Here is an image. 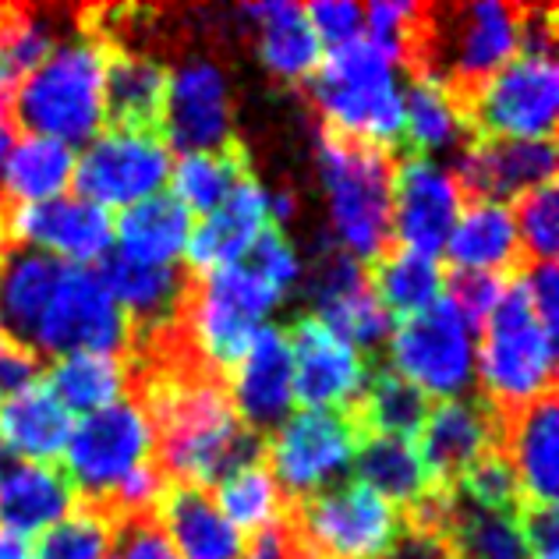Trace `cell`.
Segmentation results:
<instances>
[{
	"label": "cell",
	"instance_id": "obj_1",
	"mask_svg": "<svg viewBox=\"0 0 559 559\" xmlns=\"http://www.w3.org/2000/svg\"><path fill=\"white\" fill-rule=\"evenodd\" d=\"M521 273L507 280L503 298L481 326L478 393L499 421H510L542 393L556 390V336L538 322Z\"/></svg>",
	"mask_w": 559,
	"mask_h": 559
},
{
	"label": "cell",
	"instance_id": "obj_2",
	"mask_svg": "<svg viewBox=\"0 0 559 559\" xmlns=\"http://www.w3.org/2000/svg\"><path fill=\"white\" fill-rule=\"evenodd\" d=\"M393 153L333 128L319 131V178L330 195L336 245L358 262L376 259L393 241Z\"/></svg>",
	"mask_w": 559,
	"mask_h": 559
},
{
	"label": "cell",
	"instance_id": "obj_3",
	"mask_svg": "<svg viewBox=\"0 0 559 559\" xmlns=\"http://www.w3.org/2000/svg\"><path fill=\"white\" fill-rule=\"evenodd\" d=\"M305 85L308 99L326 117V128L404 156V96L396 93L386 53H379L369 39L333 50Z\"/></svg>",
	"mask_w": 559,
	"mask_h": 559
},
{
	"label": "cell",
	"instance_id": "obj_4",
	"mask_svg": "<svg viewBox=\"0 0 559 559\" xmlns=\"http://www.w3.org/2000/svg\"><path fill=\"white\" fill-rule=\"evenodd\" d=\"M11 117L28 135L90 142L103 124V50L85 36L53 47L19 85Z\"/></svg>",
	"mask_w": 559,
	"mask_h": 559
},
{
	"label": "cell",
	"instance_id": "obj_5",
	"mask_svg": "<svg viewBox=\"0 0 559 559\" xmlns=\"http://www.w3.org/2000/svg\"><path fill=\"white\" fill-rule=\"evenodd\" d=\"M294 542L319 559H382L401 535V510L361 481H344L284 503Z\"/></svg>",
	"mask_w": 559,
	"mask_h": 559
},
{
	"label": "cell",
	"instance_id": "obj_6",
	"mask_svg": "<svg viewBox=\"0 0 559 559\" xmlns=\"http://www.w3.org/2000/svg\"><path fill=\"white\" fill-rule=\"evenodd\" d=\"M280 298L284 294L245 262L191 276L185 316L191 336H195V344L213 369H219L227 379L234 376L248 347H252V336L259 333L262 319Z\"/></svg>",
	"mask_w": 559,
	"mask_h": 559
},
{
	"label": "cell",
	"instance_id": "obj_7",
	"mask_svg": "<svg viewBox=\"0 0 559 559\" xmlns=\"http://www.w3.org/2000/svg\"><path fill=\"white\" fill-rule=\"evenodd\" d=\"M556 103H559L556 57L513 53L467 99L461 121L467 139L556 142Z\"/></svg>",
	"mask_w": 559,
	"mask_h": 559
},
{
	"label": "cell",
	"instance_id": "obj_8",
	"mask_svg": "<svg viewBox=\"0 0 559 559\" xmlns=\"http://www.w3.org/2000/svg\"><path fill=\"white\" fill-rule=\"evenodd\" d=\"M128 344V322L121 308L103 287V280L90 266H71L64 262L61 284L43 316L33 350L39 358H64V355H114L121 358Z\"/></svg>",
	"mask_w": 559,
	"mask_h": 559
},
{
	"label": "cell",
	"instance_id": "obj_9",
	"mask_svg": "<svg viewBox=\"0 0 559 559\" xmlns=\"http://www.w3.org/2000/svg\"><path fill=\"white\" fill-rule=\"evenodd\" d=\"M390 355L393 372L415 382L425 396H464L475 379V341L447 298L404 319L390 341Z\"/></svg>",
	"mask_w": 559,
	"mask_h": 559
},
{
	"label": "cell",
	"instance_id": "obj_10",
	"mask_svg": "<svg viewBox=\"0 0 559 559\" xmlns=\"http://www.w3.org/2000/svg\"><path fill=\"white\" fill-rule=\"evenodd\" d=\"M355 457V429L333 411H301L266 439V467L284 503L333 489Z\"/></svg>",
	"mask_w": 559,
	"mask_h": 559
},
{
	"label": "cell",
	"instance_id": "obj_11",
	"mask_svg": "<svg viewBox=\"0 0 559 559\" xmlns=\"http://www.w3.org/2000/svg\"><path fill=\"white\" fill-rule=\"evenodd\" d=\"M150 425L131 401H114L79 421L64 447V475L85 499L114 492L131 471L150 461Z\"/></svg>",
	"mask_w": 559,
	"mask_h": 559
},
{
	"label": "cell",
	"instance_id": "obj_12",
	"mask_svg": "<svg viewBox=\"0 0 559 559\" xmlns=\"http://www.w3.org/2000/svg\"><path fill=\"white\" fill-rule=\"evenodd\" d=\"M75 188L85 202L135 205L170 181V145L164 135L139 131H103L75 159Z\"/></svg>",
	"mask_w": 559,
	"mask_h": 559
},
{
	"label": "cell",
	"instance_id": "obj_13",
	"mask_svg": "<svg viewBox=\"0 0 559 559\" xmlns=\"http://www.w3.org/2000/svg\"><path fill=\"white\" fill-rule=\"evenodd\" d=\"M284 333L294 365V401L305 411L347 415L365 386L369 361L355 347H347L341 336H333L316 316L294 319Z\"/></svg>",
	"mask_w": 559,
	"mask_h": 559
},
{
	"label": "cell",
	"instance_id": "obj_14",
	"mask_svg": "<svg viewBox=\"0 0 559 559\" xmlns=\"http://www.w3.org/2000/svg\"><path fill=\"white\" fill-rule=\"evenodd\" d=\"M461 202H518L542 185H556V142L467 139L453 164Z\"/></svg>",
	"mask_w": 559,
	"mask_h": 559
},
{
	"label": "cell",
	"instance_id": "obj_15",
	"mask_svg": "<svg viewBox=\"0 0 559 559\" xmlns=\"http://www.w3.org/2000/svg\"><path fill=\"white\" fill-rule=\"evenodd\" d=\"M499 447H503V421L481 393L432 404L415 439V450L436 489H453L471 464Z\"/></svg>",
	"mask_w": 559,
	"mask_h": 559
},
{
	"label": "cell",
	"instance_id": "obj_16",
	"mask_svg": "<svg viewBox=\"0 0 559 559\" xmlns=\"http://www.w3.org/2000/svg\"><path fill=\"white\" fill-rule=\"evenodd\" d=\"M461 213V191L453 174L432 159L401 156L393 170V245L439 255Z\"/></svg>",
	"mask_w": 559,
	"mask_h": 559
},
{
	"label": "cell",
	"instance_id": "obj_17",
	"mask_svg": "<svg viewBox=\"0 0 559 559\" xmlns=\"http://www.w3.org/2000/svg\"><path fill=\"white\" fill-rule=\"evenodd\" d=\"M227 75L213 61H188L170 75V99L164 117V139L185 156L216 153L234 139Z\"/></svg>",
	"mask_w": 559,
	"mask_h": 559
},
{
	"label": "cell",
	"instance_id": "obj_18",
	"mask_svg": "<svg viewBox=\"0 0 559 559\" xmlns=\"http://www.w3.org/2000/svg\"><path fill=\"white\" fill-rule=\"evenodd\" d=\"M8 241L11 245H36L71 266L103 259V252L114 245V219L107 210L85 202L57 195L39 205H11L8 216Z\"/></svg>",
	"mask_w": 559,
	"mask_h": 559
},
{
	"label": "cell",
	"instance_id": "obj_19",
	"mask_svg": "<svg viewBox=\"0 0 559 559\" xmlns=\"http://www.w3.org/2000/svg\"><path fill=\"white\" fill-rule=\"evenodd\" d=\"M96 47L103 50V121L110 131L164 135L170 68L153 53L107 47V43Z\"/></svg>",
	"mask_w": 559,
	"mask_h": 559
},
{
	"label": "cell",
	"instance_id": "obj_20",
	"mask_svg": "<svg viewBox=\"0 0 559 559\" xmlns=\"http://www.w3.org/2000/svg\"><path fill=\"white\" fill-rule=\"evenodd\" d=\"M230 401L238 418L262 439L287 421L294 407V365L290 344L280 326H259L252 347L230 376Z\"/></svg>",
	"mask_w": 559,
	"mask_h": 559
},
{
	"label": "cell",
	"instance_id": "obj_21",
	"mask_svg": "<svg viewBox=\"0 0 559 559\" xmlns=\"http://www.w3.org/2000/svg\"><path fill=\"white\" fill-rule=\"evenodd\" d=\"M99 280L128 322V336L150 333L185 316L191 276L185 262L174 266H145L128 255H107L99 262Z\"/></svg>",
	"mask_w": 559,
	"mask_h": 559
},
{
	"label": "cell",
	"instance_id": "obj_22",
	"mask_svg": "<svg viewBox=\"0 0 559 559\" xmlns=\"http://www.w3.org/2000/svg\"><path fill=\"white\" fill-rule=\"evenodd\" d=\"M266 224H270V195L255 181V174L248 170L213 213H205L199 224H191L185 245L188 252L185 266L195 273L234 266L255 245Z\"/></svg>",
	"mask_w": 559,
	"mask_h": 559
},
{
	"label": "cell",
	"instance_id": "obj_23",
	"mask_svg": "<svg viewBox=\"0 0 559 559\" xmlns=\"http://www.w3.org/2000/svg\"><path fill=\"white\" fill-rule=\"evenodd\" d=\"M156 524L181 559H241L245 538L216 510L210 489L167 481L156 503Z\"/></svg>",
	"mask_w": 559,
	"mask_h": 559
},
{
	"label": "cell",
	"instance_id": "obj_24",
	"mask_svg": "<svg viewBox=\"0 0 559 559\" xmlns=\"http://www.w3.org/2000/svg\"><path fill=\"white\" fill-rule=\"evenodd\" d=\"M556 390L542 393L510 421H503V453L518 475L524 503L556 507Z\"/></svg>",
	"mask_w": 559,
	"mask_h": 559
},
{
	"label": "cell",
	"instance_id": "obj_25",
	"mask_svg": "<svg viewBox=\"0 0 559 559\" xmlns=\"http://www.w3.org/2000/svg\"><path fill=\"white\" fill-rule=\"evenodd\" d=\"M64 262L36 248L11 245L0 255V333L33 347L36 330L61 284Z\"/></svg>",
	"mask_w": 559,
	"mask_h": 559
},
{
	"label": "cell",
	"instance_id": "obj_26",
	"mask_svg": "<svg viewBox=\"0 0 559 559\" xmlns=\"http://www.w3.org/2000/svg\"><path fill=\"white\" fill-rule=\"evenodd\" d=\"M238 19L255 33V47H259L262 64L270 68V75L290 85H298V82L305 85L316 75L322 43L316 36L312 22L305 19L301 4H284V0H273V4H245L238 8Z\"/></svg>",
	"mask_w": 559,
	"mask_h": 559
},
{
	"label": "cell",
	"instance_id": "obj_27",
	"mask_svg": "<svg viewBox=\"0 0 559 559\" xmlns=\"http://www.w3.org/2000/svg\"><path fill=\"white\" fill-rule=\"evenodd\" d=\"M79 503V492L61 464L19 461L0 475V527L14 535L47 532Z\"/></svg>",
	"mask_w": 559,
	"mask_h": 559
},
{
	"label": "cell",
	"instance_id": "obj_28",
	"mask_svg": "<svg viewBox=\"0 0 559 559\" xmlns=\"http://www.w3.org/2000/svg\"><path fill=\"white\" fill-rule=\"evenodd\" d=\"M447 255L453 270H481L499 276H513L527 266L510 205L499 202H461L457 224L447 238Z\"/></svg>",
	"mask_w": 559,
	"mask_h": 559
},
{
	"label": "cell",
	"instance_id": "obj_29",
	"mask_svg": "<svg viewBox=\"0 0 559 559\" xmlns=\"http://www.w3.org/2000/svg\"><path fill=\"white\" fill-rule=\"evenodd\" d=\"M429 407L432 396H425L415 382H407L390 365H382V369H369L355 407L344 418L355 429V439L390 436V439H404V443H415L425 418H429Z\"/></svg>",
	"mask_w": 559,
	"mask_h": 559
},
{
	"label": "cell",
	"instance_id": "obj_30",
	"mask_svg": "<svg viewBox=\"0 0 559 559\" xmlns=\"http://www.w3.org/2000/svg\"><path fill=\"white\" fill-rule=\"evenodd\" d=\"M191 234V213L174 195H150L124 205L114 219V238L121 255L145 266H174L181 259Z\"/></svg>",
	"mask_w": 559,
	"mask_h": 559
},
{
	"label": "cell",
	"instance_id": "obj_31",
	"mask_svg": "<svg viewBox=\"0 0 559 559\" xmlns=\"http://www.w3.org/2000/svg\"><path fill=\"white\" fill-rule=\"evenodd\" d=\"M365 276H369V287L382 312L404 322L411 316L425 312L432 301H439L447 273L439 266V259L411 252V248L390 241L376 259H369Z\"/></svg>",
	"mask_w": 559,
	"mask_h": 559
},
{
	"label": "cell",
	"instance_id": "obj_32",
	"mask_svg": "<svg viewBox=\"0 0 559 559\" xmlns=\"http://www.w3.org/2000/svg\"><path fill=\"white\" fill-rule=\"evenodd\" d=\"M350 464H355V475L365 489H372L376 496H382L401 513L418 507L425 496L436 492V485L429 478V471H425L415 443H404V439L358 436Z\"/></svg>",
	"mask_w": 559,
	"mask_h": 559
},
{
	"label": "cell",
	"instance_id": "obj_33",
	"mask_svg": "<svg viewBox=\"0 0 559 559\" xmlns=\"http://www.w3.org/2000/svg\"><path fill=\"white\" fill-rule=\"evenodd\" d=\"M68 436L71 415L43 382L0 404V443L14 457L22 453L28 464H53L61 461Z\"/></svg>",
	"mask_w": 559,
	"mask_h": 559
},
{
	"label": "cell",
	"instance_id": "obj_34",
	"mask_svg": "<svg viewBox=\"0 0 559 559\" xmlns=\"http://www.w3.org/2000/svg\"><path fill=\"white\" fill-rule=\"evenodd\" d=\"M75 178V150L57 139L22 135L14 139L4 174H0V199L8 205H39L57 199Z\"/></svg>",
	"mask_w": 559,
	"mask_h": 559
},
{
	"label": "cell",
	"instance_id": "obj_35",
	"mask_svg": "<svg viewBox=\"0 0 559 559\" xmlns=\"http://www.w3.org/2000/svg\"><path fill=\"white\" fill-rule=\"evenodd\" d=\"M252 170L245 142L230 139L224 150L216 153H191L181 156L178 167H170V195L178 199L188 213H213L219 202L227 199V191L238 185L245 174Z\"/></svg>",
	"mask_w": 559,
	"mask_h": 559
},
{
	"label": "cell",
	"instance_id": "obj_36",
	"mask_svg": "<svg viewBox=\"0 0 559 559\" xmlns=\"http://www.w3.org/2000/svg\"><path fill=\"white\" fill-rule=\"evenodd\" d=\"M43 386L57 396V404H61L68 415L71 411L93 415V411L121 401L124 365L114 355H64V358H53V365H47Z\"/></svg>",
	"mask_w": 559,
	"mask_h": 559
},
{
	"label": "cell",
	"instance_id": "obj_37",
	"mask_svg": "<svg viewBox=\"0 0 559 559\" xmlns=\"http://www.w3.org/2000/svg\"><path fill=\"white\" fill-rule=\"evenodd\" d=\"M467 131L450 93L439 82L411 79V90L404 99V156L429 159L432 153L464 145Z\"/></svg>",
	"mask_w": 559,
	"mask_h": 559
},
{
	"label": "cell",
	"instance_id": "obj_38",
	"mask_svg": "<svg viewBox=\"0 0 559 559\" xmlns=\"http://www.w3.org/2000/svg\"><path fill=\"white\" fill-rule=\"evenodd\" d=\"M117 521L96 499H82L64 521L39 535L33 559H107L114 552Z\"/></svg>",
	"mask_w": 559,
	"mask_h": 559
},
{
	"label": "cell",
	"instance_id": "obj_39",
	"mask_svg": "<svg viewBox=\"0 0 559 559\" xmlns=\"http://www.w3.org/2000/svg\"><path fill=\"white\" fill-rule=\"evenodd\" d=\"M213 503L227 518L234 532L241 527V532H252V535L276 524L280 513H284V496H280V485L270 475L266 461L234 471L230 478L219 481Z\"/></svg>",
	"mask_w": 559,
	"mask_h": 559
},
{
	"label": "cell",
	"instance_id": "obj_40",
	"mask_svg": "<svg viewBox=\"0 0 559 559\" xmlns=\"http://www.w3.org/2000/svg\"><path fill=\"white\" fill-rule=\"evenodd\" d=\"M513 230L527 262H556L559 248V195L556 185H542L513 202Z\"/></svg>",
	"mask_w": 559,
	"mask_h": 559
},
{
	"label": "cell",
	"instance_id": "obj_41",
	"mask_svg": "<svg viewBox=\"0 0 559 559\" xmlns=\"http://www.w3.org/2000/svg\"><path fill=\"white\" fill-rule=\"evenodd\" d=\"M507 280L510 276H499V273H481V270H453L443 276V287L450 290V305L453 312L464 319V326L471 336H478L485 319L496 308V301L503 298L507 290Z\"/></svg>",
	"mask_w": 559,
	"mask_h": 559
},
{
	"label": "cell",
	"instance_id": "obj_42",
	"mask_svg": "<svg viewBox=\"0 0 559 559\" xmlns=\"http://www.w3.org/2000/svg\"><path fill=\"white\" fill-rule=\"evenodd\" d=\"M245 266H252L266 284H273L280 294H287L294 284H298L301 276V262H298V252H294V245L287 241L284 227H276L273 219L252 245V255H248Z\"/></svg>",
	"mask_w": 559,
	"mask_h": 559
},
{
	"label": "cell",
	"instance_id": "obj_43",
	"mask_svg": "<svg viewBox=\"0 0 559 559\" xmlns=\"http://www.w3.org/2000/svg\"><path fill=\"white\" fill-rule=\"evenodd\" d=\"M47 365L50 361L39 358V350L14 341L8 333H0V404L39 386V382L47 379Z\"/></svg>",
	"mask_w": 559,
	"mask_h": 559
},
{
	"label": "cell",
	"instance_id": "obj_44",
	"mask_svg": "<svg viewBox=\"0 0 559 559\" xmlns=\"http://www.w3.org/2000/svg\"><path fill=\"white\" fill-rule=\"evenodd\" d=\"M114 549L117 559H181L170 549L164 527L156 524V513H142V518H128L117 524Z\"/></svg>",
	"mask_w": 559,
	"mask_h": 559
},
{
	"label": "cell",
	"instance_id": "obj_45",
	"mask_svg": "<svg viewBox=\"0 0 559 559\" xmlns=\"http://www.w3.org/2000/svg\"><path fill=\"white\" fill-rule=\"evenodd\" d=\"M305 19L312 22L319 43H330L333 50H341V47H347V43L361 39L365 8L361 4H344V0H330V4L305 8Z\"/></svg>",
	"mask_w": 559,
	"mask_h": 559
},
{
	"label": "cell",
	"instance_id": "obj_46",
	"mask_svg": "<svg viewBox=\"0 0 559 559\" xmlns=\"http://www.w3.org/2000/svg\"><path fill=\"white\" fill-rule=\"evenodd\" d=\"M521 276H524L527 298H532L538 322L556 336V326H559V273H556V262H527Z\"/></svg>",
	"mask_w": 559,
	"mask_h": 559
},
{
	"label": "cell",
	"instance_id": "obj_47",
	"mask_svg": "<svg viewBox=\"0 0 559 559\" xmlns=\"http://www.w3.org/2000/svg\"><path fill=\"white\" fill-rule=\"evenodd\" d=\"M382 559H450V556L443 549V542H439V535L421 532V527L404 521L401 524V535H396V542H393V549L382 556Z\"/></svg>",
	"mask_w": 559,
	"mask_h": 559
},
{
	"label": "cell",
	"instance_id": "obj_48",
	"mask_svg": "<svg viewBox=\"0 0 559 559\" xmlns=\"http://www.w3.org/2000/svg\"><path fill=\"white\" fill-rule=\"evenodd\" d=\"M241 559H294V535L284 524V518L248 538Z\"/></svg>",
	"mask_w": 559,
	"mask_h": 559
},
{
	"label": "cell",
	"instance_id": "obj_49",
	"mask_svg": "<svg viewBox=\"0 0 559 559\" xmlns=\"http://www.w3.org/2000/svg\"><path fill=\"white\" fill-rule=\"evenodd\" d=\"M0 559H33V542L0 527Z\"/></svg>",
	"mask_w": 559,
	"mask_h": 559
},
{
	"label": "cell",
	"instance_id": "obj_50",
	"mask_svg": "<svg viewBox=\"0 0 559 559\" xmlns=\"http://www.w3.org/2000/svg\"><path fill=\"white\" fill-rule=\"evenodd\" d=\"M14 135H19V128H14L11 117H0V174H4L8 153H11V145H14Z\"/></svg>",
	"mask_w": 559,
	"mask_h": 559
},
{
	"label": "cell",
	"instance_id": "obj_51",
	"mask_svg": "<svg viewBox=\"0 0 559 559\" xmlns=\"http://www.w3.org/2000/svg\"><path fill=\"white\" fill-rule=\"evenodd\" d=\"M8 216H11V205L0 199V252L11 248V241H8Z\"/></svg>",
	"mask_w": 559,
	"mask_h": 559
},
{
	"label": "cell",
	"instance_id": "obj_52",
	"mask_svg": "<svg viewBox=\"0 0 559 559\" xmlns=\"http://www.w3.org/2000/svg\"><path fill=\"white\" fill-rule=\"evenodd\" d=\"M532 559H556V552H546V556H532Z\"/></svg>",
	"mask_w": 559,
	"mask_h": 559
},
{
	"label": "cell",
	"instance_id": "obj_53",
	"mask_svg": "<svg viewBox=\"0 0 559 559\" xmlns=\"http://www.w3.org/2000/svg\"><path fill=\"white\" fill-rule=\"evenodd\" d=\"M0 255H4V252H0Z\"/></svg>",
	"mask_w": 559,
	"mask_h": 559
}]
</instances>
